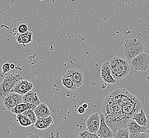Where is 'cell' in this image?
<instances>
[{"label":"cell","instance_id":"1","mask_svg":"<svg viewBox=\"0 0 149 138\" xmlns=\"http://www.w3.org/2000/svg\"><path fill=\"white\" fill-rule=\"evenodd\" d=\"M142 108L137 97L126 89H116L104 99L102 106L105 121L114 133L119 129H127V123Z\"/></svg>","mask_w":149,"mask_h":138},{"label":"cell","instance_id":"2","mask_svg":"<svg viewBox=\"0 0 149 138\" xmlns=\"http://www.w3.org/2000/svg\"><path fill=\"white\" fill-rule=\"evenodd\" d=\"M111 74L116 80H120L125 78L131 71V66L128 61L121 57H113L109 61Z\"/></svg>","mask_w":149,"mask_h":138},{"label":"cell","instance_id":"3","mask_svg":"<svg viewBox=\"0 0 149 138\" xmlns=\"http://www.w3.org/2000/svg\"><path fill=\"white\" fill-rule=\"evenodd\" d=\"M144 48V45L141 40L133 38L126 41L123 47V52L125 57L129 60L132 61L138 55L143 52Z\"/></svg>","mask_w":149,"mask_h":138},{"label":"cell","instance_id":"4","mask_svg":"<svg viewBox=\"0 0 149 138\" xmlns=\"http://www.w3.org/2000/svg\"><path fill=\"white\" fill-rule=\"evenodd\" d=\"M21 80L22 77L19 73H13L6 75L0 84V97L3 98L12 92L15 85Z\"/></svg>","mask_w":149,"mask_h":138},{"label":"cell","instance_id":"5","mask_svg":"<svg viewBox=\"0 0 149 138\" xmlns=\"http://www.w3.org/2000/svg\"><path fill=\"white\" fill-rule=\"evenodd\" d=\"M132 66L135 70L146 71L149 68V54L142 52L131 61Z\"/></svg>","mask_w":149,"mask_h":138},{"label":"cell","instance_id":"6","mask_svg":"<svg viewBox=\"0 0 149 138\" xmlns=\"http://www.w3.org/2000/svg\"><path fill=\"white\" fill-rule=\"evenodd\" d=\"M3 103L6 109L11 111L16 106L23 103L22 96L12 91L3 98Z\"/></svg>","mask_w":149,"mask_h":138},{"label":"cell","instance_id":"7","mask_svg":"<svg viewBox=\"0 0 149 138\" xmlns=\"http://www.w3.org/2000/svg\"><path fill=\"white\" fill-rule=\"evenodd\" d=\"M65 75L71 79L78 89L82 86L84 80V73L81 70L75 68H72L68 70Z\"/></svg>","mask_w":149,"mask_h":138},{"label":"cell","instance_id":"8","mask_svg":"<svg viewBox=\"0 0 149 138\" xmlns=\"http://www.w3.org/2000/svg\"><path fill=\"white\" fill-rule=\"evenodd\" d=\"M86 130L91 133H97L100 125V117L98 113L90 115L86 121Z\"/></svg>","mask_w":149,"mask_h":138},{"label":"cell","instance_id":"9","mask_svg":"<svg viewBox=\"0 0 149 138\" xmlns=\"http://www.w3.org/2000/svg\"><path fill=\"white\" fill-rule=\"evenodd\" d=\"M100 117V125L98 132L97 135L100 138H113L114 137V134L112 130L110 129L107 124L105 121L104 115L99 114Z\"/></svg>","mask_w":149,"mask_h":138},{"label":"cell","instance_id":"10","mask_svg":"<svg viewBox=\"0 0 149 138\" xmlns=\"http://www.w3.org/2000/svg\"><path fill=\"white\" fill-rule=\"evenodd\" d=\"M33 87V85L31 82L26 80H21L15 85L12 91L23 96L32 90Z\"/></svg>","mask_w":149,"mask_h":138},{"label":"cell","instance_id":"11","mask_svg":"<svg viewBox=\"0 0 149 138\" xmlns=\"http://www.w3.org/2000/svg\"><path fill=\"white\" fill-rule=\"evenodd\" d=\"M33 35V32L28 31L24 33H14L13 36L19 44L25 45L32 42Z\"/></svg>","mask_w":149,"mask_h":138},{"label":"cell","instance_id":"12","mask_svg":"<svg viewBox=\"0 0 149 138\" xmlns=\"http://www.w3.org/2000/svg\"><path fill=\"white\" fill-rule=\"evenodd\" d=\"M23 102L28 104H33L38 106L41 104L39 96L37 93L31 90L28 93L22 96Z\"/></svg>","mask_w":149,"mask_h":138},{"label":"cell","instance_id":"13","mask_svg":"<svg viewBox=\"0 0 149 138\" xmlns=\"http://www.w3.org/2000/svg\"><path fill=\"white\" fill-rule=\"evenodd\" d=\"M53 123L54 121L53 117L49 116L37 118L36 123L33 124V125L37 129L44 130L48 129V128Z\"/></svg>","mask_w":149,"mask_h":138},{"label":"cell","instance_id":"14","mask_svg":"<svg viewBox=\"0 0 149 138\" xmlns=\"http://www.w3.org/2000/svg\"><path fill=\"white\" fill-rule=\"evenodd\" d=\"M34 112L37 118L51 116V111L45 103H41L37 106L34 109Z\"/></svg>","mask_w":149,"mask_h":138},{"label":"cell","instance_id":"15","mask_svg":"<svg viewBox=\"0 0 149 138\" xmlns=\"http://www.w3.org/2000/svg\"><path fill=\"white\" fill-rule=\"evenodd\" d=\"M127 129L130 133H139L146 132V126H141L134 120L131 119L127 123Z\"/></svg>","mask_w":149,"mask_h":138},{"label":"cell","instance_id":"16","mask_svg":"<svg viewBox=\"0 0 149 138\" xmlns=\"http://www.w3.org/2000/svg\"><path fill=\"white\" fill-rule=\"evenodd\" d=\"M132 119L135 121L136 123L141 126H146V125L148 123V120L146 118V115L142 108L137 113L135 114L132 118Z\"/></svg>","mask_w":149,"mask_h":138},{"label":"cell","instance_id":"17","mask_svg":"<svg viewBox=\"0 0 149 138\" xmlns=\"http://www.w3.org/2000/svg\"><path fill=\"white\" fill-rule=\"evenodd\" d=\"M36 105L33 104H28L25 103H22L16 106L14 108L12 109L11 112L13 114L18 115V114H21L24 113V112L27 111L29 109H35L36 107Z\"/></svg>","mask_w":149,"mask_h":138},{"label":"cell","instance_id":"18","mask_svg":"<svg viewBox=\"0 0 149 138\" xmlns=\"http://www.w3.org/2000/svg\"><path fill=\"white\" fill-rule=\"evenodd\" d=\"M61 83L67 90L72 91H75L77 90H78L77 86H75L74 83L73 82L70 78L66 76L65 75H64L62 80H61Z\"/></svg>","mask_w":149,"mask_h":138},{"label":"cell","instance_id":"19","mask_svg":"<svg viewBox=\"0 0 149 138\" xmlns=\"http://www.w3.org/2000/svg\"><path fill=\"white\" fill-rule=\"evenodd\" d=\"M17 120L23 127H28L33 124L31 121L22 113L17 115Z\"/></svg>","mask_w":149,"mask_h":138},{"label":"cell","instance_id":"20","mask_svg":"<svg viewBox=\"0 0 149 138\" xmlns=\"http://www.w3.org/2000/svg\"><path fill=\"white\" fill-rule=\"evenodd\" d=\"M113 134L114 138H129L130 133L127 129H119Z\"/></svg>","mask_w":149,"mask_h":138},{"label":"cell","instance_id":"21","mask_svg":"<svg viewBox=\"0 0 149 138\" xmlns=\"http://www.w3.org/2000/svg\"><path fill=\"white\" fill-rule=\"evenodd\" d=\"M17 33H24L28 31V24L26 21L19 22L16 28Z\"/></svg>","mask_w":149,"mask_h":138},{"label":"cell","instance_id":"22","mask_svg":"<svg viewBox=\"0 0 149 138\" xmlns=\"http://www.w3.org/2000/svg\"><path fill=\"white\" fill-rule=\"evenodd\" d=\"M22 114H24V115H25L26 117H28L31 121L33 125L36 123L37 118L36 117V114L35 113L34 109H28L27 111L24 112V113H22Z\"/></svg>","mask_w":149,"mask_h":138},{"label":"cell","instance_id":"23","mask_svg":"<svg viewBox=\"0 0 149 138\" xmlns=\"http://www.w3.org/2000/svg\"><path fill=\"white\" fill-rule=\"evenodd\" d=\"M100 76L107 75L111 74V67H110V63L109 62H105L100 68Z\"/></svg>","mask_w":149,"mask_h":138},{"label":"cell","instance_id":"24","mask_svg":"<svg viewBox=\"0 0 149 138\" xmlns=\"http://www.w3.org/2000/svg\"><path fill=\"white\" fill-rule=\"evenodd\" d=\"M78 138H100L97 133H91L88 130L81 132L79 133Z\"/></svg>","mask_w":149,"mask_h":138},{"label":"cell","instance_id":"25","mask_svg":"<svg viewBox=\"0 0 149 138\" xmlns=\"http://www.w3.org/2000/svg\"><path fill=\"white\" fill-rule=\"evenodd\" d=\"M101 78L104 80V82L107 84H115L116 83V81L113 77L111 74L101 76Z\"/></svg>","mask_w":149,"mask_h":138},{"label":"cell","instance_id":"26","mask_svg":"<svg viewBox=\"0 0 149 138\" xmlns=\"http://www.w3.org/2000/svg\"><path fill=\"white\" fill-rule=\"evenodd\" d=\"M129 138H149V136L145 132L139 133H130Z\"/></svg>","mask_w":149,"mask_h":138},{"label":"cell","instance_id":"27","mask_svg":"<svg viewBox=\"0 0 149 138\" xmlns=\"http://www.w3.org/2000/svg\"><path fill=\"white\" fill-rule=\"evenodd\" d=\"M11 70V69L10 64H9V63H6L4 64L2 67V70L4 73H6L9 72Z\"/></svg>","mask_w":149,"mask_h":138},{"label":"cell","instance_id":"28","mask_svg":"<svg viewBox=\"0 0 149 138\" xmlns=\"http://www.w3.org/2000/svg\"><path fill=\"white\" fill-rule=\"evenodd\" d=\"M78 113L80 114H85L86 112V109L84 108V107H82V106H80L78 109Z\"/></svg>","mask_w":149,"mask_h":138},{"label":"cell","instance_id":"29","mask_svg":"<svg viewBox=\"0 0 149 138\" xmlns=\"http://www.w3.org/2000/svg\"><path fill=\"white\" fill-rule=\"evenodd\" d=\"M27 138H40V137L37 135H33V134L30 133L29 136Z\"/></svg>","mask_w":149,"mask_h":138},{"label":"cell","instance_id":"30","mask_svg":"<svg viewBox=\"0 0 149 138\" xmlns=\"http://www.w3.org/2000/svg\"><path fill=\"white\" fill-rule=\"evenodd\" d=\"M82 107H84V108H85V109H86L88 108V104L87 103H84L83 104H82L81 105Z\"/></svg>","mask_w":149,"mask_h":138},{"label":"cell","instance_id":"31","mask_svg":"<svg viewBox=\"0 0 149 138\" xmlns=\"http://www.w3.org/2000/svg\"><path fill=\"white\" fill-rule=\"evenodd\" d=\"M10 66H11V69L12 70V69H15V65L14 64H10Z\"/></svg>","mask_w":149,"mask_h":138},{"label":"cell","instance_id":"32","mask_svg":"<svg viewBox=\"0 0 149 138\" xmlns=\"http://www.w3.org/2000/svg\"><path fill=\"white\" fill-rule=\"evenodd\" d=\"M113 138H114V137H113Z\"/></svg>","mask_w":149,"mask_h":138}]
</instances>
